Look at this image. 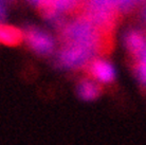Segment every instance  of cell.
<instances>
[{
    "label": "cell",
    "instance_id": "cell-1",
    "mask_svg": "<svg viewBox=\"0 0 146 145\" xmlns=\"http://www.w3.org/2000/svg\"><path fill=\"white\" fill-rule=\"evenodd\" d=\"M29 44L39 52H47L52 48V41L49 36L41 32H30Z\"/></svg>",
    "mask_w": 146,
    "mask_h": 145
},
{
    "label": "cell",
    "instance_id": "cell-2",
    "mask_svg": "<svg viewBox=\"0 0 146 145\" xmlns=\"http://www.w3.org/2000/svg\"><path fill=\"white\" fill-rule=\"evenodd\" d=\"M92 73L96 78H99L100 80H103V82H109L112 80L113 75H114L112 66L104 61H99L93 64Z\"/></svg>",
    "mask_w": 146,
    "mask_h": 145
},
{
    "label": "cell",
    "instance_id": "cell-3",
    "mask_svg": "<svg viewBox=\"0 0 146 145\" xmlns=\"http://www.w3.org/2000/svg\"><path fill=\"white\" fill-rule=\"evenodd\" d=\"M1 39L7 45H16L21 39V32L16 28L5 25L1 30Z\"/></svg>",
    "mask_w": 146,
    "mask_h": 145
}]
</instances>
